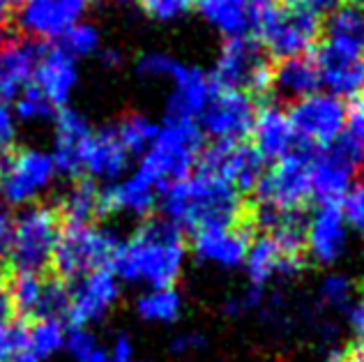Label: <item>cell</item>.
<instances>
[{"label": "cell", "mask_w": 364, "mask_h": 362, "mask_svg": "<svg viewBox=\"0 0 364 362\" xmlns=\"http://www.w3.org/2000/svg\"><path fill=\"white\" fill-rule=\"evenodd\" d=\"M104 362H111V358H107V360H104Z\"/></svg>", "instance_id": "cell-57"}, {"label": "cell", "mask_w": 364, "mask_h": 362, "mask_svg": "<svg viewBox=\"0 0 364 362\" xmlns=\"http://www.w3.org/2000/svg\"><path fill=\"white\" fill-rule=\"evenodd\" d=\"M196 7L205 21L213 23L228 40L254 33L252 14H249L245 0H196Z\"/></svg>", "instance_id": "cell-29"}, {"label": "cell", "mask_w": 364, "mask_h": 362, "mask_svg": "<svg viewBox=\"0 0 364 362\" xmlns=\"http://www.w3.org/2000/svg\"><path fill=\"white\" fill-rule=\"evenodd\" d=\"M40 51L28 37H0V102L16 100L31 83Z\"/></svg>", "instance_id": "cell-20"}, {"label": "cell", "mask_w": 364, "mask_h": 362, "mask_svg": "<svg viewBox=\"0 0 364 362\" xmlns=\"http://www.w3.org/2000/svg\"><path fill=\"white\" fill-rule=\"evenodd\" d=\"M0 166H3V157H0Z\"/></svg>", "instance_id": "cell-56"}, {"label": "cell", "mask_w": 364, "mask_h": 362, "mask_svg": "<svg viewBox=\"0 0 364 362\" xmlns=\"http://www.w3.org/2000/svg\"><path fill=\"white\" fill-rule=\"evenodd\" d=\"M323 300L332 304L337 309H346L350 304V295H353V284L350 280H346L343 275H332L323 282V289H321Z\"/></svg>", "instance_id": "cell-39"}, {"label": "cell", "mask_w": 364, "mask_h": 362, "mask_svg": "<svg viewBox=\"0 0 364 362\" xmlns=\"http://www.w3.org/2000/svg\"><path fill=\"white\" fill-rule=\"evenodd\" d=\"M120 295L118 277L109 268L92 270L70 289V307H67V321L72 328H85L88 323L100 321Z\"/></svg>", "instance_id": "cell-17"}, {"label": "cell", "mask_w": 364, "mask_h": 362, "mask_svg": "<svg viewBox=\"0 0 364 362\" xmlns=\"http://www.w3.org/2000/svg\"><path fill=\"white\" fill-rule=\"evenodd\" d=\"M350 323L358 332V339H364V300L350 309Z\"/></svg>", "instance_id": "cell-49"}, {"label": "cell", "mask_w": 364, "mask_h": 362, "mask_svg": "<svg viewBox=\"0 0 364 362\" xmlns=\"http://www.w3.org/2000/svg\"><path fill=\"white\" fill-rule=\"evenodd\" d=\"M289 120L300 144L311 148H328L343 134L346 107L330 92H314L293 104Z\"/></svg>", "instance_id": "cell-11"}, {"label": "cell", "mask_w": 364, "mask_h": 362, "mask_svg": "<svg viewBox=\"0 0 364 362\" xmlns=\"http://www.w3.org/2000/svg\"><path fill=\"white\" fill-rule=\"evenodd\" d=\"M180 295L176 289H152L146 295H141L136 302V312L141 319L152 323H171L178 319L180 314Z\"/></svg>", "instance_id": "cell-32"}, {"label": "cell", "mask_w": 364, "mask_h": 362, "mask_svg": "<svg viewBox=\"0 0 364 362\" xmlns=\"http://www.w3.org/2000/svg\"><path fill=\"white\" fill-rule=\"evenodd\" d=\"M364 169V148L348 134H341L328 148L316 150L311 169V196L318 203H341L350 180Z\"/></svg>", "instance_id": "cell-9"}, {"label": "cell", "mask_w": 364, "mask_h": 362, "mask_svg": "<svg viewBox=\"0 0 364 362\" xmlns=\"http://www.w3.org/2000/svg\"><path fill=\"white\" fill-rule=\"evenodd\" d=\"M247 272L254 287H263L267 280H272L274 275H293L302 270L304 259L291 256L289 252L282 250V245L274 240L272 235H258L254 243H249L247 250Z\"/></svg>", "instance_id": "cell-27"}, {"label": "cell", "mask_w": 364, "mask_h": 362, "mask_svg": "<svg viewBox=\"0 0 364 362\" xmlns=\"http://www.w3.org/2000/svg\"><path fill=\"white\" fill-rule=\"evenodd\" d=\"M5 362H40L35 356H31L28 351H18V353H14L9 360H5Z\"/></svg>", "instance_id": "cell-52"}, {"label": "cell", "mask_w": 364, "mask_h": 362, "mask_svg": "<svg viewBox=\"0 0 364 362\" xmlns=\"http://www.w3.org/2000/svg\"><path fill=\"white\" fill-rule=\"evenodd\" d=\"M113 127H116L120 144L127 148L129 155L146 152L159 129L155 122L148 120L146 116H141V113H127V116H122L118 125H113Z\"/></svg>", "instance_id": "cell-33"}, {"label": "cell", "mask_w": 364, "mask_h": 362, "mask_svg": "<svg viewBox=\"0 0 364 362\" xmlns=\"http://www.w3.org/2000/svg\"><path fill=\"white\" fill-rule=\"evenodd\" d=\"M330 362H346V356H343V353H334L330 358Z\"/></svg>", "instance_id": "cell-54"}, {"label": "cell", "mask_w": 364, "mask_h": 362, "mask_svg": "<svg viewBox=\"0 0 364 362\" xmlns=\"http://www.w3.org/2000/svg\"><path fill=\"white\" fill-rule=\"evenodd\" d=\"M203 152V132L196 120H164L155 139L143 152L139 171L159 185L191 176V169Z\"/></svg>", "instance_id": "cell-3"}, {"label": "cell", "mask_w": 364, "mask_h": 362, "mask_svg": "<svg viewBox=\"0 0 364 362\" xmlns=\"http://www.w3.org/2000/svg\"><path fill=\"white\" fill-rule=\"evenodd\" d=\"M90 0H23L18 7V28L28 40H58L72 26L81 23Z\"/></svg>", "instance_id": "cell-16"}, {"label": "cell", "mask_w": 364, "mask_h": 362, "mask_svg": "<svg viewBox=\"0 0 364 362\" xmlns=\"http://www.w3.org/2000/svg\"><path fill=\"white\" fill-rule=\"evenodd\" d=\"M203 346V339H200L196 332H187V335H180L178 339H173V351L176 353H191Z\"/></svg>", "instance_id": "cell-48"}, {"label": "cell", "mask_w": 364, "mask_h": 362, "mask_svg": "<svg viewBox=\"0 0 364 362\" xmlns=\"http://www.w3.org/2000/svg\"><path fill=\"white\" fill-rule=\"evenodd\" d=\"M139 3L143 7V12L150 14L152 18L168 21V18L185 14L187 9L196 5V0H139Z\"/></svg>", "instance_id": "cell-38"}, {"label": "cell", "mask_w": 364, "mask_h": 362, "mask_svg": "<svg viewBox=\"0 0 364 362\" xmlns=\"http://www.w3.org/2000/svg\"><path fill=\"white\" fill-rule=\"evenodd\" d=\"M55 113H58V109L53 107V104L44 97V95L35 88V85L28 83L26 88L18 92L16 97V116L21 120H49L53 118Z\"/></svg>", "instance_id": "cell-36"}, {"label": "cell", "mask_w": 364, "mask_h": 362, "mask_svg": "<svg viewBox=\"0 0 364 362\" xmlns=\"http://www.w3.org/2000/svg\"><path fill=\"white\" fill-rule=\"evenodd\" d=\"M252 231V226L203 228V231L194 233V252L200 261L224 265V268H235L247 259Z\"/></svg>", "instance_id": "cell-24"}, {"label": "cell", "mask_w": 364, "mask_h": 362, "mask_svg": "<svg viewBox=\"0 0 364 362\" xmlns=\"http://www.w3.org/2000/svg\"><path fill=\"white\" fill-rule=\"evenodd\" d=\"M358 3H364V0H358Z\"/></svg>", "instance_id": "cell-58"}, {"label": "cell", "mask_w": 364, "mask_h": 362, "mask_svg": "<svg viewBox=\"0 0 364 362\" xmlns=\"http://www.w3.org/2000/svg\"><path fill=\"white\" fill-rule=\"evenodd\" d=\"M65 348L70 351L76 362H104L109 358V351L85 328H72L67 332Z\"/></svg>", "instance_id": "cell-35"}, {"label": "cell", "mask_w": 364, "mask_h": 362, "mask_svg": "<svg viewBox=\"0 0 364 362\" xmlns=\"http://www.w3.org/2000/svg\"><path fill=\"white\" fill-rule=\"evenodd\" d=\"M55 174L49 152L37 148L9 150L0 166V194L9 206H26L51 185Z\"/></svg>", "instance_id": "cell-10"}, {"label": "cell", "mask_w": 364, "mask_h": 362, "mask_svg": "<svg viewBox=\"0 0 364 362\" xmlns=\"http://www.w3.org/2000/svg\"><path fill=\"white\" fill-rule=\"evenodd\" d=\"M12 224H14V217L9 215V211L3 203H0V263L7 261L9 238H12Z\"/></svg>", "instance_id": "cell-45"}, {"label": "cell", "mask_w": 364, "mask_h": 362, "mask_svg": "<svg viewBox=\"0 0 364 362\" xmlns=\"http://www.w3.org/2000/svg\"><path fill=\"white\" fill-rule=\"evenodd\" d=\"M159 198L166 219L180 231L187 228L198 233L219 226H252L249 201H242L233 185L208 171H196L185 180L164 185Z\"/></svg>", "instance_id": "cell-1"}, {"label": "cell", "mask_w": 364, "mask_h": 362, "mask_svg": "<svg viewBox=\"0 0 364 362\" xmlns=\"http://www.w3.org/2000/svg\"><path fill=\"white\" fill-rule=\"evenodd\" d=\"M100 192L90 178H76V183L67 189L63 198L55 203V211L60 215L63 224H92L95 217H100Z\"/></svg>", "instance_id": "cell-30"}, {"label": "cell", "mask_w": 364, "mask_h": 362, "mask_svg": "<svg viewBox=\"0 0 364 362\" xmlns=\"http://www.w3.org/2000/svg\"><path fill=\"white\" fill-rule=\"evenodd\" d=\"M316 148L300 144L274 161L256 185V206L274 211H302L311 196V169Z\"/></svg>", "instance_id": "cell-7"}, {"label": "cell", "mask_w": 364, "mask_h": 362, "mask_svg": "<svg viewBox=\"0 0 364 362\" xmlns=\"http://www.w3.org/2000/svg\"><path fill=\"white\" fill-rule=\"evenodd\" d=\"M256 118V100L245 92L217 90L200 113V125L215 144H237L252 134Z\"/></svg>", "instance_id": "cell-13"}, {"label": "cell", "mask_w": 364, "mask_h": 362, "mask_svg": "<svg viewBox=\"0 0 364 362\" xmlns=\"http://www.w3.org/2000/svg\"><path fill=\"white\" fill-rule=\"evenodd\" d=\"M247 3V9H249V14H252V23H254V33H256V28L261 26V21L267 16V14H272L277 7H279L282 0H245Z\"/></svg>", "instance_id": "cell-44"}, {"label": "cell", "mask_w": 364, "mask_h": 362, "mask_svg": "<svg viewBox=\"0 0 364 362\" xmlns=\"http://www.w3.org/2000/svg\"><path fill=\"white\" fill-rule=\"evenodd\" d=\"M118 247L120 240L111 228L97 224H63L51 259L55 277L72 282L92 270L109 268Z\"/></svg>", "instance_id": "cell-5"}, {"label": "cell", "mask_w": 364, "mask_h": 362, "mask_svg": "<svg viewBox=\"0 0 364 362\" xmlns=\"http://www.w3.org/2000/svg\"><path fill=\"white\" fill-rule=\"evenodd\" d=\"M5 3H7V5H21L23 0H5Z\"/></svg>", "instance_id": "cell-55"}, {"label": "cell", "mask_w": 364, "mask_h": 362, "mask_svg": "<svg viewBox=\"0 0 364 362\" xmlns=\"http://www.w3.org/2000/svg\"><path fill=\"white\" fill-rule=\"evenodd\" d=\"M67 332L63 321L58 319H35L31 323H26V341H23V351H28L31 356L37 360L51 358L53 353L65 346Z\"/></svg>", "instance_id": "cell-31"}, {"label": "cell", "mask_w": 364, "mask_h": 362, "mask_svg": "<svg viewBox=\"0 0 364 362\" xmlns=\"http://www.w3.org/2000/svg\"><path fill=\"white\" fill-rule=\"evenodd\" d=\"M7 291L14 304V314L23 319H58L67 316L70 287L60 277L49 275H14L9 272Z\"/></svg>", "instance_id": "cell-12"}, {"label": "cell", "mask_w": 364, "mask_h": 362, "mask_svg": "<svg viewBox=\"0 0 364 362\" xmlns=\"http://www.w3.org/2000/svg\"><path fill=\"white\" fill-rule=\"evenodd\" d=\"M102 60H104V65H118L120 63V55H118V51H104L102 53Z\"/></svg>", "instance_id": "cell-53"}, {"label": "cell", "mask_w": 364, "mask_h": 362, "mask_svg": "<svg viewBox=\"0 0 364 362\" xmlns=\"http://www.w3.org/2000/svg\"><path fill=\"white\" fill-rule=\"evenodd\" d=\"M26 341V323L12 321L9 326L0 328V362L9 360L18 351H23Z\"/></svg>", "instance_id": "cell-41"}, {"label": "cell", "mask_w": 364, "mask_h": 362, "mask_svg": "<svg viewBox=\"0 0 364 362\" xmlns=\"http://www.w3.org/2000/svg\"><path fill=\"white\" fill-rule=\"evenodd\" d=\"M346 134L364 148V92L353 97L350 107L346 109Z\"/></svg>", "instance_id": "cell-42"}, {"label": "cell", "mask_w": 364, "mask_h": 362, "mask_svg": "<svg viewBox=\"0 0 364 362\" xmlns=\"http://www.w3.org/2000/svg\"><path fill=\"white\" fill-rule=\"evenodd\" d=\"M161 187L143 171H134L129 178L120 180L118 185L104 187L100 192V213H132V215H148L155 201L159 198Z\"/></svg>", "instance_id": "cell-23"}, {"label": "cell", "mask_w": 364, "mask_h": 362, "mask_svg": "<svg viewBox=\"0 0 364 362\" xmlns=\"http://www.w3.org/2000/svg\"><path fill=\"white\" fill-rule=\"evenodd\" d=\"M185 261V238L168 219H150L127 243H120L109 270L124 282H146L171 289Z\"/></svg>", "instance_id": "cell-2"}, {"label": "cell", "mask_w": 364, "mask_h": 362, "mask_svg": "<svg viewBox=\"0 0 364 362\" xmlns=\"http://www.w3.org/2000/svg\"><path fill=\"white\" fill-rule=\"evenodd\" d=\"M7 26H9V5L5 0H0V37L5 35Z\"/></svg>", "instance_id": "cell-51"}, {"label": "cell", "mask_w": 364, "mask_h": 362, "mask_svg": "<svg viewBox=\"0 0 364 362\" xmlns=\"http://www.w3.org/2000/svg\"><path fill=\"white\" fill-rule=\"evenodd\" d=\"M284 3L289 7H298V9H304V12L321 16L325 12H334V9L346 3V0H284Z\"/></svg>", "instance_id": "cell-43"}, {"label": "cell", "mask_w": 364, "mask_h": 362, "mask_svg": "<svg viewBox=\"0 0 364 362\" xmlns=\"http://www.w3.org/2000/svg\"><path fill=\"white\" fill-rule=\"evenodd\" d=\"M198 171H208L217 178L226 180L237 192H249L258 185L263 176V157L242 141L237 144H213L200 152Z\"/></svg>", "instance_id": "cell-15"}, {"label": "cell", "mask_w": 364, "mask_h": 362, "mask_svg": "<svg viewBox=\"0 0 364 362\" xmlns=\"http://www.w3.org/2000/svg\"><path fill=\"white\" fill-rule=\"evenodd\" d=\"M92 127L83 113L74 109H58L55 113V141H53V164L55 171L67 178H81L83 152L88 146Z\"/></svg>", "instance_id": "cell-18"}, {"label": "cell", "mask_w": 364, "mask_h": 362, "mask_svg": "<svg viewBox=\"0 0 364 362\" xmlns=\"http://www.w3.org/2000/svg\"><path fill=\"white\" fill-rule=\"evenodd\" d=\"M272 88L286 100H304L309 95L318 92L321 88V72L316 65L314 55H295L286 58L274 68L272 74Z\"/></svg>", "instance_id": "cell-28"}, {"label": "cell", "mask_w": 364, "mask_h": 362, "mask_svg": "<svg viewBox=\"0 0 364 362\" xmlns=\"http://www.w3.org/2000/svg\"><path fill=\"white\" fill-rule=\"evenodd\" d=\"M321 72V85L334 97H358L364 92V51L358 46L325 40L314 55Z\"/></svg>", "instance_id": "cell-14"}, {"label": "cell", "mask_w": 364, "mask_h": 362, "mask_svg": "<svg viewBox=\"0 0 364 362\" xmlns=\"http://www.w3.org/2000/svg\"><path fill=\"white\" fill-rule=\"evenodd\" d=\"M343 356H346V362H364V339H358V344Z\"/></svg>", "instance_id": "cell-50"}, {"label": "cell", "mask_w": 364, "mask_h": 362, "mask_svg": "<svg viewBox=\"0 0 364 362\" xmlns=\"http://www.w3.org/2000/svg\"><path fill=\"white\" fill-rule=\"evenodd\" d=\"M321 33V16L289 5L277 7L256 28V35H261L263 49L279 60L311 53L318 46Z\"/></svg>", "instance_id": "cell-8"}, {"label": "cell", "mask_w": 364, "mask_h": 362, "mask_svg": "<svg viewBox=\"0 0 364 362\" xmlns=\"http://www.w3.org/2000/svg\"><path fill=\"white\" fill-rule=\"evenodd\" d=\"M55 46H58L60 51H65L70 58L79 60L83 55H90L97 51L100 33H97V28L90 23H76L55 40Z\"/></svg>", "instance_id": "cell-34"}, {"label": "cell", "mask_w": 364, "mask_h": 362, "mask_svg": "<svg viewBox=\"0 0 364 362\" xmlns=\"http://www.w3.org/2000/svg\"><path fill=\"white\" fill-rule=\"evenodd\" d=\"M79 81L76 60L70 58L58 46H42L40 58L35 63L31 85H35L55 109H63Z\"/></svg>", "instance_id": "cell-19"}, {"label": "cell", "mask_w": 364, "mask_h": 362, "mask_svg": "<svg viewBox=\"0 0 364 362\" xmlns=\"http://www.w3.org/2000/svg\"><path fill=\"white\" fill-rule=\"evenodd\" d=\"M180 63L166 53H143L136 63V72L143 79H173Z\"/></svg>", "instance_id": "cell-37"}, {"label": "cell", "mask_w": 364, "mask_h": 362, "mask_svg": "<svg viewBox=\"0 0 364 362\" xmlns=\"http://www.w3.org/2000/svg\"><path fill=\"white\" fill-rule=\"evenodd\" d=\"M274 65L270 53L254 37H231L222 46L219 60L213 72V83L217 90H235L249 97H263L272 88Z\"/></svg>", "instance_id": "cell-6"}, {"label": "cell", "mask_w": 364, "mask_h": 362, "mask_svg": "<svg viewBox=\"0 0 364 362\" xmlns=\"http://www.w3.org/2000/svg\"><path fill=\"white\" fill-rule=\"evenodd\" d=\"M171 81H173V92L166 102L168 120H196L217 92L208 74L196 68H187L182 63Z\"/></svg>", "instance_id": "cell-22"}, {"label": "cell", "mask_w": 364, "mask_h": 362, "mask_svg": "<svg viewBox=\"0 0 364 362\" xmlns=\"http://www.w3.org/2000/svg\"><path fill=\"white\" fill-rule=\"evenodd\" d=\"M254 150L263 159H279L293 148L295 132L289 120V113L282 111L277 104H263L256 111L254 127H252Z\"/></svg>", "instance_id": "cell-25"}, {"label": "cell", "mask_w": 364, "mask_h": 362, "mask_svg": "<svg viewBox=\"0 0 364 362\" xmlns=\"http://www.w3.org/2000/svg\"><path fill=\"white\" fill-rule=\"evenodd\" d=\"M341 211L343 217L364 235V180L348 189V194L341 201Z\"/></svg>", "instance_id": "cell-40"}, {"label": "cell", "mask_w": 364, "mask_h": 362, "mask_svg": "<svg viewBox=\"0 0 364 362\" xmlns=\"http://www.w3.org/2000/svg\"><path fill=\"white\" fill-rule=\"evenodd\" d=\"M111 362H134V344L127 335H118L109 348Z\"/></svg>", "instance_id": "cell-46"}, {"label": "cell", "mask_w": 364, "mask_h": 362, "mask_svg": "<svg viewBox=\"0 0 364 362\" xmlns=\"http://www.w3.org/2000/svg\"><path fill=\"white\" fill-rule=\"evenodd\" d=\"M60 215L55 206H31L14 219L9 238V272L42 275L51 265L60 235Z\"/></svg>", "instance_id": "cell-4"}, {"label": "cell", "mask_w": 364, "mask_h": 362, "mask_svg": "<svg viewBox=\"0 0 364 362\" xmlns=\"http://www.w3.org/2000/svg\"><path fill=\"white\" fill-rule=\"evenodd\" d=\"M14 304L12 298H9V291H7V282L0 280V328L9 326L14 321Z\"/></svg>", "instance_id": "cell-47"}, {"label": "cell", "mask_w": 364, "mask_h": 362, "mask_svg": "<svg viewBox=\"0 0 364 362\" xmlns=\"http://www.w3.org/2000/svg\"><path fill=\"white\" fill-rule=\"evenodd\" d=\"M346 247V217L341 203H321L306 222V250L316 263H334Z\"/></svg>", "instance_id": "cell-21"}, {"label": "cell", "mask_w": 364, "mask_h": 362, "mask_svg": "<svg viewBox=\"0 0 364 362\" xmlns=\"http://www.w3.org/2000/svg\"><path fill=\"white\" fill-rule=\"evenodd\" d=\"M129 152L120 144L116 127H102L92 132L88 146L83 152V174L102 180H113L122 176V171L129 164Z\"/></svg>", "instance_id": "cell-26"}]
</instances>
